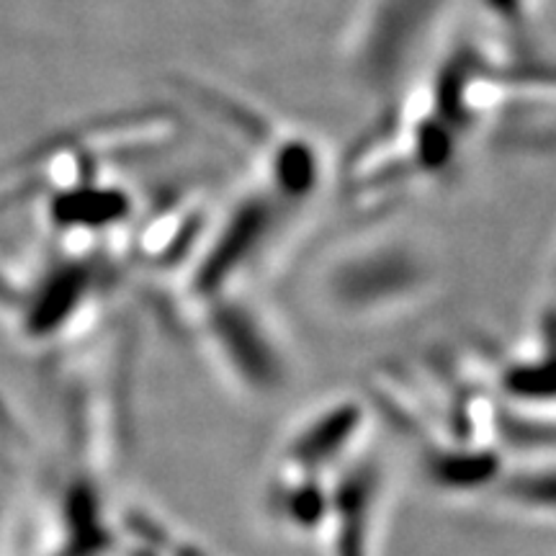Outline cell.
<instances>
[{"mask_svg": "<svg viewBox=\"0 0 556 556\" xmlns=\"http://www.w3.org/2000/svg\"><path fill=\"white\" fill-rule=\"evenodd\" d=\"M454 0H366L348 34V67L368 90L400 86Z\"/></svg>", "mask_w": 556, "mask_h": 556, "instance_id": "1", "label": "cell"}, {"mask_svg": "<svg viewBox=\"0 0 556 556\" xmlns=\"http://www.w3.org/2000/svg\"><path fill=\"white\" fill-rule=\"evenodd\" d=\"M428 283L426 266L407 248L368 245L343 255L325 274L323 296L338 315L368 319L415 302Z\"/></svg>", "mask_w": 556, "mask_h": 556, "instance_id": "2", "label": "cell"}, {"mask_svg": "<svg viewBox=\"0 0 556 556\" xmlns=\"http://www.w3.org/2000/svg\"><path fill=\"white\" fill-rule=\"evenodd\" d=\"M201 338L229 379L250 394L266 397L287 384V356L270 336L266 319L250 304L232 299L212 302L201 317Z\"/></svg>", "mask_w": 556, "mask_h": 556, "instance_id": "3", "label": "cell"}, {"mask_svg": "<svg viewBox=\"0 0 556 556\" xmlns=\"http://www.w3.org/2000/svg\"><path fill=\"white\" fill-rule=\"evenodd\" d=\"M0 531H3V520H0ZM0 546H3V541H0Z\"/></svg>", "mask_w": 556, "mask_h": 556, "instance_id": "4", "label": "cell"}]
</instances>
